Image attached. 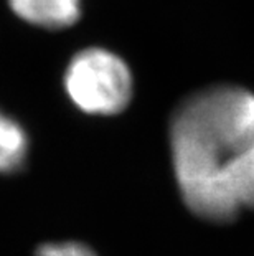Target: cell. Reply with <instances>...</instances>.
Masks as SVG:
<instances>
[{
  "instance_id": "6da1fadb",
  "label": "cell",
  "mask_w": 254,
  "mask_h": 256,
  "mask_svg": "<svg viewBox=\"0 0 254 256\" xmlns=\"http://www.w3.org/2000/svg\"><path fill=\"white\" fill-rule=\"evenodd\" d=\"M254 142V94L235 84L200 90L177 106L170 149L178 190L202 220L230 223L241 210L221 184L225 168Z\"/></svg>"
},
{
  "instance_id": "7a4b0ae2",
  "label": "cell",
  "mask_w": 254,
  "mask_h": 256,
  "mask_svg": "<svg viewBox=\"0 0 254 256\" xmlns=\"http://www.w3.org/2000/svg\"><path fill=\"white\" fill-rule=\"evenodd\" d=\"M132 86V74L126 62L106 48L81 50L64 73L68 96L88 114H119L131 102Z\"/></svg>"
},
{
  "instance_id": "3957f363",
  "label": "cell",
  "mask_w": 254,
  "mask_h": 256,
  "mask_svg": "<svg viewBox=\"0 0 254 256\" xmlns=\"http://www.w3.org/2000/svg\"><path fill=\"white\" fill-rule=\"evenodd\" d=\"M12 12L26 24L46 30H61L81 17V0H8Z\"/></svg>"
},
{
  "instance_id": "277c9868",
  "label": "cell",
  "mask_w": 254,
  "mask_h": 256,
  "mask_svg": "<svg viewBox=\"0 0 254 256\" xmlns=\"http://www.w3.org/2000/svg\"><path fill=\"white\" fill-rule=\"evenodd\" d=\"M221 184L240 210H254V142L225 168Z\"/></svg>"
},
{
  "instance_id": "5b68a950",
  "label": "cell",
  "mask_w": 254,
  "mask_h": 256,
  "mask_svg": "<svg viewBox=\"0 0 254 256\" xmlns=\"http://www.w3.org/2000/svg\"><path fill=\"white\" fill-rule=\"evenodd\" d=\"M28 138L20 124L0 111V172L12 174L25 164Z\"/></svg>"
},
{
  "instance_id": "8992f818",
  "label": "cell",
  "mask_w": 254,
  "mask_h": 256,
  "mask_svg": "<svg viewBox=\"0 0 254 256\" xmlns=\"http://www.w3.org/2000/svg\"><path fill=\"white\" fill-rule=\"evenodd\" d=\"M35 256H96V253L81 243H50L38 248Z\"/></svg>"
}]
</instances>
